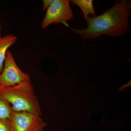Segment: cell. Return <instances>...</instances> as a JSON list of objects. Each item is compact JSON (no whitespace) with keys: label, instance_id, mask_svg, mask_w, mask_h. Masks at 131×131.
<instances>
[{"label":"cell","instance_id":"obj_1","mask_svg":"<svg viewBox=\"0 0 131 131\" xmlns=\"http://www.w3.org/2000/svg\"><path fill=\"white\" fill-rule=\"evenodd\" d=\"M130 8L131 4L126 0L117 2L103 14L89 17L86 20L87 28L71 30L82 40L97 38L103 35L121 37L129 30Z\"/></svg>","mask_w":131,"mask_h":131},{"label":"cell","instance_id":"obj_2","mask_svg":"<svg viewBox=\"0 0 131 131\" xmlns=\"http://www.w3.org/2000/svg\"><path fill=\"white\" fill-rule=\"evenodd\" d=\"M0 94L8 102L14 112L42 115L40 103L31 81L13 86L0 88Z\"/></svg>","mask_w":131,"mask_h":131},{"label":"cell","instance_id":"obj_3","mask_svg":"<svg viewBox=\"0 0 131 131\" xmlns=\"http://www.w3.org/2000/svg\"><path fill=\"white\" fill-rule=\"evenodd\" d=\"M69 0H53L47 8L42 24V27L45 28L52 24H62L69 27L66 22L74 17Z\"/></svg>","mask_w":131,"mask_h":131},{"label":"cell","instance_id":"obj_4","mask_svg":"<svg viewBox=\"0 0 131 131\" xmlns=\"http://www.w3.org/2000/svg\"><path fill=\"white\" fill-rule=\"evenodd\" d=\"M30 81V76L17 65L11 51L7 52L3 70L0 73V88L13 86Z\"/></svg>","mask_w":131,"mask_h":131},{"label":"cell","instance_id":"obj_5","mask_svg":"<svg viewBox=\"0 0 131 131\" xmlns=\"http://www.w3.org/2000/svg\"><path fill=\"white\" fill-rule=\"evenodd\" d=\"M10 124L11 131H43L47 126L40 115L14 111Z\"/></svg>","mask_w":131,"mask_h":131},{"label":"cell","instance_id":"obj_6","mask_svg":"<svg viewBox=\"0 0 131 131\" xmlns=\"http://www.w3.org/2000/svg\"><path fill=\"white\" fill-rule=\"evenodd\" d=\"M17 39L12 34H8L0 38V73L2 72L8 49L15 43Z\"/></svg>","mask_w":131,"mask_h":131},{"label":"cell","instance_id":"obj_7","mask_svg":"<svg viewBox=\"0 0 131 131\" xmlns=\"http://www.w3.org/2000/svg\"><path fill=\"white\" fill-rule=\"evenodd\" d=\"M71 2L77 5L81 9L86 20L89 18V16L90 15H92V17L96 16L93 4V1L73 0Z\"/></svg>","mask_w":131,"mask_h":131},{"label":"cell","instance_id":"obj_8","mask_svg":"<svg viewBox=\"0 0 131 131\" xmlns=\"http://www.w3.org/2000/svg\"><path fill=\"white\" fill-rule=\"evenodd\" d=\"M13 112L11 105L0 94V119L10 121Z\"/></svg>","mask_w":131,"mask_h":131},{"label":"cell","instance_id":"obj_9","mask_svg":"<svg viewBox=\"0 0 131 131\" xmlns=\"http://www.w3.org/2000/svg\"><path fill=\"white\" fill-rule=\"evenodd\" d=\"M0 131H11L9 121L0 119Z\"/></svg>","mask_w":131,"mask_h":131},{"label":"cell","instance_id":"obj_10","mask_svg":"<svg viewBox=\"0 0 131 131\" xmlns=\"http://www.w3.org/2000/svg\"><path fill=\"white\" fill-rule=\"evenodd\" d=\"M52 1L53 0H43L42 1L43 3V10L44 11L47 9L51 4Z\"/></svg>","mask_w":131,"mask_h":131},{"label":"cell","instance_id":"obj_11","mask_svg":"<svg viewBox=\"0 0 131 131\" xmlns=\"http://www.w3.org/2000/svg\"><path fill=\"white\" fill-rule=\"evenodd\" d=\"M1 19H0V38L2 37L1 34L2 27L1 25Z\"/></svg>","mask_w":131,"mask_h":131}]
</instances>
